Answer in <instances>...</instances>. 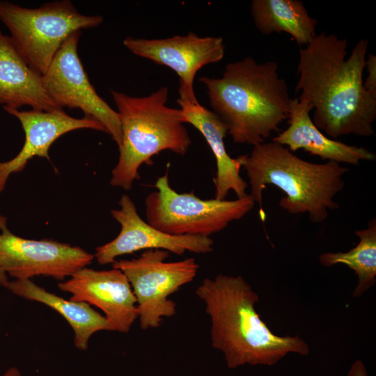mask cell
<instances>
[{
  "instance_id": "7a4b0ae2",
  "label": "cell",
  "mask_w": 376,
  "mask_h": 376,
  "mask_svg": "<svg viewBox=\"0 0 376 376\" xmlns=\"http://www.w3.org/2000/svg\"><path fill=\"white\" fill-rule=\"evenodd\" d=\"M210 320L212 347L229 368L249 364L273 366L287 354L306 356L308 345L299 336H279L261 319L258 295L242 276L205 278L196 290Z\"/></svg>"
},
{
  "instance_id": "6da1fadb",
  "label": "cell",
  "mask_w": 376,
  "mask_h": 376,
  "mask_svg": "<svg viewBox=\"0 0 376 376\" xmlns=\"http://www.w3.org/2000/svg\"><path fill=\"white\" fill-rule=\"evenodd\" d=\"M368 41L361 39L346 58L347 41L336 34H316L299 49L298 99L314 109L312 120L326 136L374 134L376 95L363 86Z\"/></svg>"
},
{
  "instance_id": "9a60e30c",
  "label": "cell",
  "mask_w": 376,
  "mask_h": 376,
  "mask_svg": "<svg viewBox=\"0 0 376 376\" xmlns=\"http://www.w3.org/2000/svg\"><path fill=\"white\" fill-rule=\"evenodd\" d=\"M312 107L298 97L292 99L288 127L274 137L272 141L295 152L304 150L324 160L359 165L361 161H374V152L363 147L351 146L326 136L313 123Z\"/></svg>"
},
{
  "instance_id": "5b68a950",
  "label": "cell",
  "mask_w": 376,
  "mask_h": 376,
  "mask_svg": "<svg viewBox=\"0 0 376 376\" xmlns=\"http://www.w3.org/2000/svg\"><path fill=\"white\" fill-rule=\"evenodd\" d=\"M117 107L122 139L119 157L111 172V185L129 190L140 179L139 168L151 165L163 150L185 155L191 139L180 109L166 105L169 88L163 86L144 97L111 91Z\"/></svg>"
},
{
  "instance_id": "ac0fdd59",
  "label": "cell",
  "mask_w": 376,
  "mask_h": 376,
  "mask_svg": "<svg viewBox=\"0 0 376 376\" xmlns=\"http://www.w3.org/2000/svg\"><path fill=\"white\" fill-rule=\"evenodd\" d=\"M6 288L14 295L29 301L44 304L58 312L72 327L77 348L86 350L92 335L109 331L107 320L86 302L65 299L47 291L31 279L9 281Z\"/></svg>"
},
{
  "instance_id": "8fae6325",
  "label": "cell",
  "mask_w": 376,
  "mask_h": 376,
  "mask_svg": "<svg viewBox=\"0 0 376 376\" xmlns=\"http://www.w3.org/2000/svg\"><path fill=\"white\" fill-rule=\"evenodd\" d=\"M123 45L134 55L173 70L179 77L178 100L191 104L199 103L194 87L198 71L221 61L225 54L221 37L199 36L193 32L163 39L128 36Z\"/></svg>"
},
{
  "instance_id": "52a82bcc",
  "label": "cell",
  "mask_w": 376,
  "mask_h": 376,
  "mask_svg": "<svg viewBox=\"0 0 376 376\" xmlns=\"http://www.w3.org/2000/svg\"><path fill=\"white\" fill-rule=\"evenodd\" d=\"M145 199L146 221L173 235L210 237L244 217L256 202L250 194L233 201L202 199L194 192L179 193L169 184L168 172Z\"/></svg>"
},
{
  "instance_id": "30bf717a",
  "label": "cell",
  "mask_w": 376,
  "mask_h": 376,
  "mask_svg": "<svg viewBox=\"0 0 376 376\" xmlns=\"http://www.w3.org/2000/svg\"><path fill=\"white\" fill-rule=\"evenodd\" d=\"M0 215V269L18 280L35 276L57 280L90 265L94 255L79 246L51 240H29L13 234Z\"/></svg>"
},
{
  "instance_id": "7402d4cb",
  "label": "cell",
  "mask_w": 376,
  "mask_h": 376,
  "mask_svg": "<svg viewBox=\"0 0 376 376\" xmlns=\"http://www.w3.org/2000/svg\"><path fill=\"white\" fill-rule=\"evenodd\" d=\"M347 376H368L364 363L359 360L355 361L352 364Z\"/></svg>"
},
{
  "instance_id": "44dd1931",
  "label": "cell",
  "mask_w": 376,
  "mask_h": 376,
  "mask_svg": "<svg viewBox=\"0 0 376 376\" xmlns=\"http://www.w3.org/2000/svg\"><path fill=\"white\" fill-rule=\"evenodd\" d=\"M367 58L365 69L368 76L363 81V86L368 92L376 95V56L370 54Z\"/></svg>"
},
{
  "instance_id": "3957f363",
  "label": "cell",
  "mask_w": 376,
  "mask_h": 376,
  "mask_svg": "<svg viewBox=\"0 0 376 376\" xmlns=\"http://www.w3.org/2000/svg\"><path fill=\"white\" fill-rule=\"evenodd\" d=\"M278 69L275 61L246 57L228 63L220 78L200 77L212 111L235 143H264L288 119L292 99Z\"/></svg>"
},
{
  "instance_id": "603a6c76",
  "label": "cell",
  "mask_w": 376,
  "mask_h": 376,
  "mask_svg": "<svg viewBox=\"0 0 376 376\" xmlns=\"http://www.w3.org/2000/svg\"><path fill=\"white\" fill-rule=\"evenodd\" d=\"M8 283L9 280L8 275L1 269H0V285L6 288Z\"/></svg>"
},
{
  "instance_id": "5bb4252c",
  "label": "cell",
  "mask_w": 376,
  "mask_h": 376,
  "mask_svg": "<svg viewBox=\"0 0 376 376\" xmlns=\"http://www.w3.org/2000/svg\"><path fill=\"white\" fill-rule=\"evenodd\" d=\"M9 114L20 122L25 134V141L21 150L13 159L0 162V193L3 191L9 176L22 171L28 162L34 157L50 160L49 149L62 135L79 129H92L106 132L104 127L97 120L84 116L76 118L69 116L63 109L22 111L3 107Z\"/></svg>"
},
{
  "instance_id": "2e32d148",
  "label": "cell",
  "mask_w": 376,
  "mask_h": 376,
  "mask_svg": "<svg viewBox=\"0 0 376 376\" xmlns=\"http://www.w3.org/2000/svg\"><path fill=\"white\" fill-rule=\"evenodd\" d=\"M177 102L184 123H189L198 130L215 158L214 198L225 200L230 191H233L237 198L246 196L248 184L240 175L241 165L237 158L228 155L224 144V138L228 134L226 125L212 111L199 103L191 104L178 99Z\"/></svg>"
},
{
  "instance_id": "277c9868",
  "label": "cell",
  "mask_w": 376,
  "mask_h": 376,
  "mask_svg": "<svg viewBox=\"0 0 376 376\" xmlns=\"http://www.w3.org/2000/svg\"><path fill=\"white\" fill-rule=\"evenodd\" d=\"M237 159L246 172L250 195L260 207L268 185L285 194L279 201L282 209L292 214L307 213L313 223L323 222L329 210L339 207L334 198L344 188L343 175L349 171L339 163L307 162L274 141L253 146Z\"/></svg>"
},
{
  "instance_id": "cb8c5ba5",
  "label": "cell",
  "mask_w": 376,
  "mask_h": 376,
  "mask_svg": "<svg viewBox=\"0 0 376 376\" xmlns=\"http://www.w3.org/2000/svg\"><path fill=\"white\" fill-rule=\"evenodd\" d=\"M0 376H22L19 370L15 367L9 368L3 375Z\"/></svg>"
},
{
  "instance_id": "e0dca14e",
  "label": "cell",
  "mask_w": 376,
  "mask_h": 376,
  "mask_svg": "<svg viewBox=\"0 0 376 376\" xmlns=\"http://www.w3.org/2000/svg\"><path fill=\"white\" fill-rule=\"evenodd\" d=\"M0 104L17 109H63L45 90L42 77L31 68L14 47L10 36L0 29Z\"/></svg>"
},
{
  "instance_id": "ffe728a7",
  "label": "cell",
  "mask_w": 376,
  "mask_h": 376,
  "mask_svg": "<svg viewBox=\"0 0 376 376\" xmlns=\"http://www.w3.org/2000/svg\"><path fill=\"white\" fill-rule=\"evenodd\" d=\"M355 234L359 243L347 252H327L319 256L322 266L331 267L343 264L351 269L358 277V284L352 296L359 297L373 287L376 281V221L371 220L368 226L357 230Z\"/></svg>"
},
{
  "instance_id": "ba28073f",
  "label": "cell",
  "mask_w": 376,
  "mask_h": 376,
  "mask_svg": "<svg viewBox=\"0 0 376 376\" xmlns=\"http://www.w3.org/2000/svg\"><path fill=\"white\" fill-rule=\"evenodd\" d=\"M169 252L144 251L136 258L116 260L113 268L127 278L136 299L138 318L143 330L158 328L164 318L176 314V304L169 297L191 282L199 268L194 258L166 262Z\"/></svg>"
},
{
  "instance_id": "8992f818",
  "label": "cell",
  "mask_w": 376,
  "mask_h": 376,
  "mask_svg": "<svg viewBox=\"0 0 376 376\" xmlns=\"http://www.w3.org/2000/svg\"><path fill=\"white\" fill-rule=\"evenodd\" d=\"M0 21L28 65L43 75L64 42L75 32L99 26L100 15L78 12L70 0L46 3L37 8L0 1Z\"/></svg>"
},
{
  "instance_id": "4fadbf2b",
  "label": "cell",
  "mask_w": 376,
  "mask_h": 376,
  "mask_svg": "<svg viewBox=\"0 0 376 376\" xmlns=\"http://www.w3.org/2000/svg\"><path fill=\"white\" fill-rule=\"evenodd\" d=\"M58 287L72 295L70 300L86 302L103 311L109 331L127 333L138 318L136 299L120 269L95 270L85 267Z\"/></svg>"
},
{
  "instance_id": "9c48e42d",
  "label": "cell",
  "mask_w": 376,
  "mask_h": 376,
  "mask_svg": "<svg viewBox=\"0 0 376 376\" xmlns=\"http://www.w3.org/2000/svg\"><path fill=\"white\" fill-rule=\"evenodd\" d=\"M81 31L72 33L55 54L42 75L45 90L61 109H79L85 117L99 122L120 146L122 139L118 113L96 92L77 53Z\"/></svg>"
},
{
  "instance_id": "7c38bea8",
  "label": "cell",
  "mask_w": 376,
  "mask_h": 376,
  "mask_svg": "<svg viewBox=\"0 0 376 376\" xmlns=\"http://www.w3.org/2000/svg\"><path fill=\"white\" fill-rule=\"evenodd\" d=\"M118 204L120 207L111 213L120 230L113 240L96 248L94 257L100 265L113 264L116 258L141 250L162 249L181 256L186 251L207 253L213 249L210 237L173 235L155 228L141 218L127 194L120 197Z\"/></svg>"
},
{
  "instance_id": "d6986e66",
  "label": "cell",
  "mask_w": 376,
  "mask_h": 376,
  "mask_svg": "<svg viewBox=\"0 0 376 376\" xmlns=\"http://www.w3.org/2000/svg\"><path fill=\"white\" fill-rule=\"evenodd\" d=\"M251 14L263 34L285 32L299 45H307L316 36L318 21L299 0H253Z\"/></svg>"
}]
</instances>
